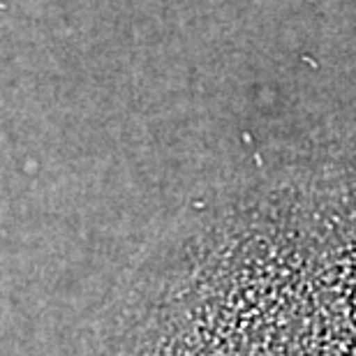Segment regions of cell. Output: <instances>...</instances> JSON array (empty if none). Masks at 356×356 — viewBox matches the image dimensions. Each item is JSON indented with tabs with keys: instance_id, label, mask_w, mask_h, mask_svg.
<instances>
[{
	"instance_id": "1",
	"label": "cell",
	"mask_w": 356,
	"mask_h": 356,
	"mask_svg": "<svg viewBox=\"0 0 356 356\" xmlns=\"http://www.w3.org/2000/svg\"><path fill=\"white\" fill-rule=\"evenodd\" d=\"M118 356H356V116L259 151L178 229Z\"/></svg>"
}]
</instances>
